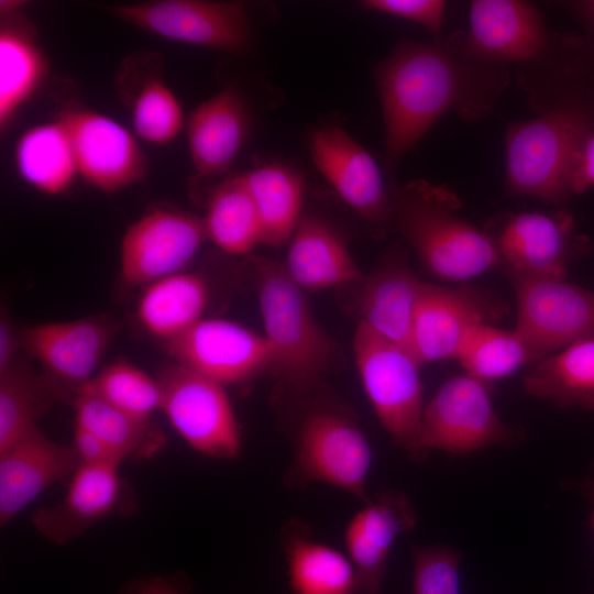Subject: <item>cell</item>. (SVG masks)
Segmentation results:
<instances>
[{
	"mask_svg": "<svg viewBox=\"0 0 594 594\" xmlns=\"http://www.w3.org/2000/svg\"><path fill=\"white\" fill-rule=\"evenodd\" d=\"M385 132V161L396 173L403 157L446 113L480 121L490 117L510 82L512 72L481 61L459 32L430 43L405 41L376 72Z\"/></svg>",
	"mask_w": 594,
	"mask_h": 594,
	"instance_id": "6da1fadb",
	"label": "cell"
},
{
	"mask_svg": "<svg viewBox=\"0 0 594 594\" xmlns=\"http://www.w3.org/2000/svg\"><path fill=\"white\" fill-rule=\"evenodd\" d=\"M459 35L474 57L514 72L537 114L580 89L594 63L583 37L549 28L541 11L522 0H473Z\"/></svg>",
	"mask_w": 594,
	"mask_h": 594,
	"instance_id": "7a4b0ae2",
	"label": "cell"
},
{
	"mask_svg": "<svg viewBox=\"0 0 594 594\" xmlns=\"http://www.w3.org/2000/svg\"><path fill=\"white\" fill-rule=\"evenodd\" d=\"M580 88L537 117L508 123L505 134V190L558 207L571 191L575 158L594 127V100Z\"/></svg>",
	"mask_w": 594,
	"mask_h": 594,
	"instance_id": "3957f363",
	"label": "cell"
},
{
	"mask_svg": "<svg viewBox=\"0 0 594 594\" xmlns=\"http://www.w3.org/2000/svg\"><path fill=\"white\" fill-rule=\"evenodd\" d=\"M393 206L400 233L433 275L465 280L501 262L491 234L459 216L461 201L448 186L409 182Z\"/></svg>",
	"mask_w": 594,
	"mask_h": 594,
	"instance_id": "277c9868",
	"label": "cell"
},
{
	"mask_svg": "<svg viewBox=\"0 0 594 594\" xmlns=\"http://www.w3.org/2000/svg\"><path fill=\"white\" fill-rule=\"evenodd\" d=\"M254 268L270 370L289 391L307 395L330 369L334 344L283 264L257 260Z\"/></svg>",
	"mask_w": 594,
	"mask_h": 594,
	"instance_id": "5b68a950",
	"label": "cell"
},
{
	"mask_svg": "<svg viewBox=\"0 0 594 594\" xmlns=\"http://www.w3.org/2000/svg\"><path fill=\"white\" fill-rule=\"evenodd\" d=\"M353 352L364 391L385 430L410 457L422 459L420 364L405 348L359 322Z\"/></svg>",
	"mask_w": 594,
	"mask_h": 594,
	"instance_id": "8992f818",
	"label": "cell"
},
{
	"mask_svg": "<svg viewBox=\"0 0 594 594\" xmlns=\"http://www.w3.org/2000/svg\"><path fill=\"white\" fill-rule=\"evenodd\" d=\"M156 378L160 410L194 450L221 460L240 454V427L224 386L175 362L165 365Z\"/></svg>",
	"mask_w": 594,
	"mask_h": 594,
	"instance_id": "52a82bcc",
	"label": "cell"
},
{
	"mask_svg": "<svg viewBox=\"0 0 594 594\" xmlns=\"http://www.w3.org/2000/svg\"><path fill=\"white\" fill-rule=\"evenodd\" d=\"M372 458L365 435L351 418L318 408L307 414L299 426L289 476L297 483L334 486L367 503Z\"/></svg>",
	"mask_w": 594,
	"mask_h": 594,
	"instance_id": "ba28073f",
	"label": "cell"
},
{
	"mask_svg": "<svg viewBox=\"0 0 594 594\" xmlns=\"http://www.w3.org/2000/svg\"><path fill=\"white\" fill-rule=\"evenodd\" d=\"M106 10L148 33L205 48L239 53L250 40L246 11L240 2L155 0Z\"/></svg>",
	"mask_w": 594,
	"mask_h": 594,
	"instance_id": "9c48e42d",
	"label": "cell"
},
{
	"mask_svg": "<svg viewBox=\"0 0 594 594\" xmlns=\"http://www.w3.org/2000/svg\"><path fill=\"white\" fill-rule=\"evenodd\" d=\"M509 275L517 301L515 331L537 361L594 337V290L564 278Z\"/></svg>",
	"mask_w": 594,
	"mask_h": 594,
	"instance_id": "30bf717a",
	"label": "cell"
},
{
	"mask_svg": "<svg viewBox=\"0 0 594 594\" xmlns=\"http://www.w3.org/2000/svg\"><path fill=\"white\" fill-rule=\"evenodd\" d=\"M487 232L501 262L515 275L564 278L569 265L591 250L590 239L576 232L564 210L508 213Z\"/></svg>",
	"mask_w": 594,
	"mask_h": 594,
	"instance_id": "8fae6325",
	"label": "cell"
},
{
	"mask_svg": "<svg viewBox=\"0 0 594 594\" xmlns=\"http://www.w3.org/2000/svg\"><path fill=\"white\" fill-rule=\"evenodd\" d=\"M118 329L109 315L37 323L19 330L20 348L43 366L59 397L70 402L92 378Z\"/></svg>",
	"mask_w": 594,
	"mask_h": 594,
	"instance_id": "7c38bea8",
	"label": "cell"
},
{
	"mask_svg": "<svg viewBox=\"0 0 594 594\" xmlns=\"http://www.w3.org/2000/svg\"><path fill=\"white\" fill-rule=\"evenodd\" d=\"M207 239L202 218L152 209L130 224L122 238L121 282L128 287L146 286L180 273Z\"/></svg>",
	"mask_w": 594,
	"mask_h": 594,
	"instance_id": "4fadbf2b",
	"label": "cell"
},
{
	"mask_svg": "<svg viewBox=\"0 0 594 594\" xmlns=\"http://www.w3.org/2000/svg\"><path fill=\"white\" fill-rule=\"evenodd\" d=\"M173 362L222 386L250 382L271 365L264 338L226 319H200L183 333L164 341Z\"/></svg>",
	"mask_w": 594,
	"mask_h": 594,
	"instance_id": "5bb4252c",
	"label": "cell"
},
{
	"mask_svg": "<svg viewBox=\"0 0 594 594\" xmlns=\"http://www.w3.org/2000/svg\"><path fill=\"white\" fill-rule=\"evenodd\" d=\"M512 438L483 382L468 374L448 380L425 406L421 442L427 452L466 454Z\"/></svg>",
	"mask_w": 594,
	"mask_h": 594,
	"instance_id": "9a60e30c",
	"label": "cell"
},
{
	"mask_svg": "<svg viewBox=\"0 0 594 594\" xmlns=\"http://www.w3.org/2000/svg\"><path fill=\"white\" fill-rule=\"evenodd\" d=\"M57 119L70 136L78 174L91 187L112 194L146 175L145 155L121 123L77 107L64 109Z\"/></svg>",
	"mask_w": 594,
	"mask_h": 594,
	"instance_id": "2e32d148",
	"label": "cell"
},
{
	"mask_svg": "<svg viewBox=\"0 0 594 594\" xmlns=\"http://www.w3.org/2000/svg\"><path fill=\"white\" fill-rule=\"evenodd\" d=\"M506 315L505 305L472 287L422 284L415 312L409 351L420 365L454 359L471 328Z\"/></svg>",
	"mask_w": 594,
	"mask_h": 594,
	"instance_id": "e0dca14e",
	"label": "cell"
},
{
	"mask_svg": "<svg viewBox=\"0 0 594 594\" xmlns=\"http://www.w3.org/2000/svg\"><path fill=\"white\" fill-rule=\"evenodd\" d=\"M135 498L119 469L79 464L58 504L32 515L34 528L51 542L65 546L111 515H129Z\"/></svg>",
	"mask_w": 594,
	"mask_h": 594,
	"instance_id": "ac0fdd59",
	"label": "cell"
},
{
	"mask_svg": "<svg viewBox=\"0 0 594 594\" xmlns=\"http://www.w3.org/2000/svg\"><path fill=\"white\" fill-rule=\"evenodd\" d=\"M315 165L340 198L364 219L385 227L394 219L376 161L351 135L338 127H322L310 141Z\"/></svg>",
	"mask_w": 594,
	"mask_h": 594,
	"instance_id": "d6986e66",
	"label": "cell"
},
{
	"mask_svg": "<svg viewBox=\"0 0 594 594\" xmlns=\"http://www.w3.org/2000/svg\"><path fill=\"white\" fill-rule=\"evenodd\" d=\"M80 461L37 426L0 452V524L4 526L41 493L72 476Z\"/></svg>",
	"mask_w": 594,
	"mask_h": 594,
	"instance_id": "ffe728a7",
	"label": "cell"
},
{
	"mask_svg": "<svg viewBox=\"0 0 594 594\" xmlns=\"http://www.w3.org/2000/svg\"><path fill=\"white\" fill-rule=\"evenodd\" d=\"M417 515L402 492L382 491L349 521L344 542L356 573L358 594H378L396 538L414 529Z\"/></svg>",
	"mask_w": 594,
	"mask_h": 594,
	"instance_id": "44dd1931",
	"label": "cell"
},
{
	"mask_svg": "<svg viewBox=\"0 0 594 594\" xmlns=\"http://www.w3.org/2000/svg\"><path fill=\"white\" fill-rule=\"evenodd\" d=\"M249 113L241 94L229 86L197 106L186 125L195 177L224 174L246 139Z\"/></svg>",
	"mask_w": 594,
	"mask_h": 594,
	"instance_id": "7402d4cb",
	"label": "cell"
},
{
	"mask_svg": "<svg viewBox=\"0 0 594 594\" xmlns=\"http://www.w3.org/2000/svg\"><path fill=\"white\" fill-rule=\"evenodd\" d=\"M283 266L304 292L351 284L363 276L341 238L316 218L300 219Z\"/></svg>",
	"mask_w": 594,
	"mask_h": 594,
	"instance_id": "603a6c76",
	"label": "cell"
},
{
	"mask_svg": "<svg viewBox=\"0 0 594 594\" xmlns=\"http://www.w3.org/2000/svg\"><path fill=\"white\" fill-rule=\"evenodd\" d=\"M48 61L35 29L21 12L1 16L0 129L6 131L20 109L33 98L48 75Z\"/></svg>",
	"mask_w": 594,
	"mask_h": 594,
	"instance_id": "cb8c5ba5",
	"label": "cell"
},
{
	"mask_svg": "<svg viewBox=\"0 0 594 594\" xmlns=\"http://www.w3.org/2000/svg\"><path fill=\"white\" fill-rule=\"evenodd\" d=\"M422 284L403 262L389 261L365 285L360 321L409 351Z\"/></svg>",
	"mask_w": 594,
	"mask_h": 594,
	"instance_id": "d4e9b609",
	"label": "cell"
},
{
	"mask_svg": "<svg viewBox=\"0 0 594 594\" xmlns=\"http://www.w3.org/2000/svg\"><path fill=\"white\" fill-rule=\"evenodd\" d=\"M209 297V285L201 274L176 273L144 286L135 317L148 333L166 341L202 319Z\"/></svg>",
	"mask_w": 594,
	"mask_h": 594,
	"instance_id": "484cf974",
	"label": "cell"
},
{
	"mask_svg": "<svg viewBox=\"0 0 594 594\" xmlns=\"http://www.w3.org/2000/svg\"><path fill=\"white\" fill-rule=\"evenodd\" d=\"M283 549L292 594H358L349 557L310 539L302 525L295 521L285 528Z\"/></svg>",
	"mask_w": 594,
	"mask_h": 594,
	"instance_id": "4316f807",
	"label": "cell"
},
{
	"mask_svg": "<svg viewBox=\"0 0 594 594\" xmlns=\"http://www.w3.org/2000/svg\"><path fill=\"white\" fill-rule=\"evenodd\" d=\"M13 160L21 179L50 196L68 190L79 175L70 136L58 119L26 129L15 143Z\"/></svg>",
	"mask_w": 594,
	"mask_h": 594,
	"instance_id": "83f0119b",
	"label": "cell"
},
{
	"mask_svg": "<svg viewBox=\"0 0 594 594\" xmlns=\"http://www.w3.org/2000/svg\"><path fill=\"white\" fill-rule=\"evenodd\" d=\"M524 386L528 394L560 407L594 410V337L538 360Z\"/></svg>",
	"mask_w": 594,
	"mask_h": 594,
	"instance_id": "f1b7e54d",
	"label": "cell"
},
{
	"mask_svg": "<svg viewBox=\"0 0 594 594\" xmlns=\"http://www.w3.org/2000/svg\"><path fill=\"white\" fill-rule=\"evenodd\" d=\"M242 177L258 217L262 244L283 245L290 240L300 221L301 176L286 165L267 163Z\"/></svg>",
	"mask_w": 594,
	"mask_h": 594,
	"instance_id": "f546056e",
	"label": "cell"
},
{
	"mask_svg": "<svg viewBox=\"0 0 594 594\" xmlns=\"http://www.w3.org/2000/svg\"><path fill=\"white\" fill-rule=\"evenodd\" d=\"M70 404L74 424L98 436L125 460L151 458L165 444L164 433L150 419L123 411L84 387L77 391Z\"/></svg>",
	"mask_w": 594,
	"mask_h": 594,
	"instance_id": "4dcf8cb0",
	"label": "cell"
},
{
	"mask_svg": "<svg viewBox=\"0 0 594 594\" xmlns=\"http://www.w3.org/2000/svg\"><path fill=\"white\" fill-rule=\"evenodd\" d=\"M202 220L207 238L229 254H248L262 244L258 217L242 175L210 191Z\"/></svg>",
	"mask_w": 594,
	"mask_h": 594,
	"instance_id": "1f68e13d",
	"label": "cell"
},
{
	"mask_svg": "<svg viewBox=\"0 0 594 594\" xmlns=\"http://www.w3.org/2000/svg\"><path fill=\"white\" fill-rule=\"evenodd\" d=\"M61 398L54 384L15 362L0 375V452L36 426Z\"/></svg>",
	"mask_w": 594,
	"mask_h": 594,
	"instance_id": "d6a6232c",
	"label": "cell"
},
{
	"mask_svg": "<svg viewBox=\"0 0 594 594\" xmlns=\"http://www.w3.org/2000/svg\"><path fill=\"white\" fill-rule=\"evenodd\" d=\"M455 360L466 374L482 382L503 378L522 365L537 361L515 331L479 323L462 340Z\"/></svg>",
	"mask_w": 594,
	"mask_h": 594,
	"instance_id": "836d02e7",
	"label": "cell"
},
{
	"mask_svg": "<svg viewBox=\"0 0 594 594\" xmlns=\"http://www.w3.org/2000/svg\"><path fill=\"white\" fill-rule=\"evenodd\" d=\"M120 80L130 82L127 95L136 135L157 145L175 140L184 127V112L179 100L161 76L152 73L141 79L123 77Z\"/></svg>",
	"mask_w": 594,
	"mask_h": 594,
	"instance_id": "e575fe53",
	"label": "cell"
},
{
	"mask_svg": "<svg viewBox=\"0 0 594 594\" xmlns=\"http://www.w3.org/2000/svg\"><path fill=\"white\" fill-rule=\"evenodd\" d=\"M81 387L142 419H150L154 411L161 409L157 378L123 359L108 364Z\"/></svg>",
	"mask_w": 594,
	"mask_h": 594,
	"instance_id": "d590c367",
	"label": "cell"
},
{
	"mask_svg": "<svg viewBox=\"0 0 594 594\" xmlns=\"http://www.w3.org/2000/svg\"><path fill=\"white\" fill-rule=\"evenodd\" d=\"M462 554L444 546L416 547L413 553V594H461Z\"/></svg>",
	"mask_w": 594,
	"mask_h": 594,
	"instance_id": "8d00e7d4",
	"label": "cell"
},
{
	"mask_svg": "<svg viewBox=\"0 0 594 594\" xmlns=\"http://www.w3.org/2000/svg\"><path fill=\"white\" fill-rule=\"evenodd\" d=\"M365 9L378 11L418 23L431 32L435 37L441 36L447 2L443 0H366Z\"/></svg>",
	"mask_w": 594,
	"mask_h": 594,
	"instance_id": "74e56055",
	"label": "cell"
},
{
	"mask_svg": "<svg viewBox=\"0 0 594 594\" xmlns=\"http://www.w3.org/2000/svg\"><path fill=\"white\" fill-rule=\"evenodd\" d=\"M72 448L81 464L119 469L125 460L102 439L74 424Z\"/></svg>",
	"mask_w": 594,
	"mask_h": 594,
	"instance_id": "f35d334b",
	"label": "cell"
},
{
	"mask_svg": "<svg viewBox=\"0 0 594 594\" xmlns=\"http://www.w3.org/2000/svg\"><path fill=\"white\" fill-rule=\"evenodd\" d=\"M590 187H594V127L580 146L571 178L572 194H582Z\"/></svg>",
	"mask_w": 594,
	"mask_h": 594,
	"instance_id": "ab89813d",
	"label": "cell"
},
{
	"mask_svg": "<svg viewBox=\"0 0 594 594\" xmlns=\"http://www.w3.org/2000/svg\"><path fill=\"white\" fill-rule=\"evenodd\" d=\"M20 348L19 330H16L3 311L0 318V375L14 363L16 350Z\"/></svg>",
	"mask_w": 594,
	"mask_h": 594,
	"instance_id": "60d3db41",
	"label": "cell"
},
{
	"mask_svg": "<svg viewBox=\"0 0 594 594\" xmlns=\"http://www.w3.org/2000/svg\"><path fill=\"white\" fill-rule=\"evenodd\" d=\"M561 6L579 21L584 31L583 40L594 57V0L564 1Z\"/></svg>",
	"mask_w": 594,
	"mask_h": 594,
	"instance_id": "b9f144b4",
	"label": "cell"
},
{
	"mask_svg": "<svg viewBox=\"0 0 594 594\" xmlns=\"http://www.w3.org/2000/svg\"><path fill=\"white\" fill-rule=\"evenodd\" d=\"M123 594H185L169 580L162 578L144 579L133 582Z\"/></svg>",
	"mask_w": 594,
	"mask_h": 594,
	"instance_id": "7bdbcfd3",
	"label": "cell"
},
{
	"mask_svg": "<svg viewBox=\"0 0 594 594\" xmlns=\"http://www.w3.org/2000/svg\"><path fill=\"white\" fill-rule=\"evenodd\" d=\"M24 1L21 0H1L0 16H9L21 12Z\"/></svg>",
	"mask_w": 594,
	"mask_h": 594,
	"instance_id": "ee69618b",
	"label": "cell"
},
{
	"mask_svg": "<svg viewBox=\"0 0 594 594\" xmlns=\"http://www.w3.org/2000/svg\"><path fill=\"white\" fill-rule=\"evenodd\" d=\"M583 493L590 498L592 503V514L590 518V524L592 531L594 534V473H592L582 486Z\"/></svg>",
	"mask_w": 594,
	"mask_h": 594,
	"instance_id": "f6af8a7d",
	"label": "cell"
}]
</instances>
